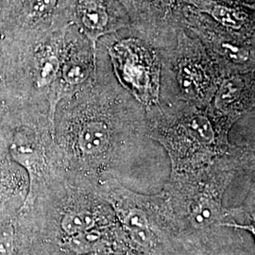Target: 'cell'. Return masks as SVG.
Wrapping results in <instances>:
<instances>
[{"mask_svg": "<svg viewBox=\"0 0 255 255\" xmlns=\"http://www.w3.org/2000/svg\"><path fill=\"white\" fill-rule=\"evenodd\" d=\"M15 0H0V63L12 68L18 52Z\"/></svg>", "mask_w": 255, "mask_h": 255, "instance_id": "obj_5", "label": "cell"}, {"mask_svg": "<svg viewBox=\"0 0 255 255\" xmlns=\"http://www.w3.org/2000/svg\"><path fill=\"white\" fill-rule=\"evenodd\" d=\"M5 68H8V66L4 64H2V63H0V72H1L2 69H5Z\"/></svg>", "mask_w": 255, "mask_h": 255, "instance_id": "obj_11", "label": "cell"}, {"mask_svg": "<svg viewBox=\"0 0 255 255\" xmlns=\"http://www.w3.org/2000/svg\"><path fill=\"white\" fill-rule=\"evenodd\" d=\"M79 14L82 26L88 31L101 30L108 22L106 9L94 2H84L79 7Z\"/></svg>", "mask_w": 255, "mask_h": 255, "instance_id": "obj_7", "label": "cell"}, {"mask_svg": "<svg viewBox=\"0 0 255 255\" xmlns=\"http://www.w3.org/2000/svg\"><path fill=\"white\" fill-rule=\"evenodd\" d=\"M210 12L214 18L226 27L237 29L242 25L241 20L234 9H229L220 5H214L213 7H211Z\"/></svg>", "mask_w": 255, "mask_h": 255, "instance_id": "obj_8", "label": "cell"}, {"mask_svg": "<svg viewBox=\"0 0 255 255\" xmlns=\"http://www.w3.org/2000/svg\"><path fill=\"white\" fill-rule=\"evenodd\" d=\"M222 47L227 55L229 60L237 64H243L249 59V52L246 49L235 46L233 44H223Z\"/></svg>", "mask_w": 255, "mask_h": 255, "instance_id": "obj_9", "label": "cell"}, {"mask_svg": "<svg viewBox=\"0 0 255 255\" xmlns=\"http://www.w3.org/2000/svg\"><path fill=\"white\" fill-rule=\"evenodd\" d=\"M254 146H238L200 170L170 172L162 193L173 216L180 237L221 228L242 229L255 234V189L238 207L223 205L230 183L239 174L254 172Z\"/></svg>", "mask_w": 255, "mask_h": 255, "instance_id": "obj_1", "label": "cell"}, {"mask_svg": "<svg viewBox=\"0 0 255 255\" xmlns=\"http://www.w3.org/2000/svg\"><path fill=\"white\" fill-rule=\"evenodd\" d=\"M246 91V83L242 79L238 77L225 79L215 96L216 109L236 122L246 109V105L243 103Z\"/></svg>", "mask_w": 255, "mask_h": 255, "instance_id": "obj_6", "label": "cell"}, {"mask_svg": "<svg viewBox=\"0 0 255 255\" xmlns=\"http://www.w3.org/2000/svg\"><path fill=\"white\" fill-rule=\"evenodd\" d=\"M98 190L115 211L134 250L161 255L180 239L162 192L144 195L130 190L119 181L101 182Z\"/></svg>", "mask_w": 255, "mask_h": 255, "instance_id": "obj_4", "label": "cell"}, {"mask_svg": "<svg viewBox=\"0 0 255 255\" xmlns=\"http://www.w3.org/2000/svg\"><path fill=\"white\" fill-rule=\"evenodd\" d=\"M146 122L107 101H98L80 112L67 129H71L74 154L87 171L89 182H121L123 170L148 139Z\"/></svg>", "mask_w": 255, "mask_h": 255, "instance_id": "obj_2", "label": "cell"}, {"mask_svg": "<svg viewBox=\"0 0 255 255\" xmlns=\"http://www.w3.org/2000/svg\"><path fill=\"white\" fill-rule=\"evenodd\" d=\"M3 190H4V188H3V185H2V183L0 182V197H1L2 193H3Z\"/></svg>", "mask_w": 255, "mask_h": 255, "instance_id": "obj_12", "label": "cell"}, {"mask_svg": "<svg viewBox=\"0 0 255 255\" xmlns=\"http://www.w3.org/2000/svg\"><path fill=\"white\" fill-rule=\"evenodd\" d=\"M12 248V236L5 235L0 237V255H9Z\"/></svg>", "mask_w": 255, "mask_h": 255, "instance_id": "obj_10", "label": "cell"}, {"mask_svg": "<svg viewBox=\"0 0 255 255\" xmlns=\"http://www.w3.org/2000/svg\"><path fill=\"white\" fill-rule=\"evenodd\" d=\"M234 122L219 111L212 116L190 107L179 115L161 114L149 119L146 136L167 152L171 172L187 173L209 166L236 148L229 139Z\"/></svg>", "mask_w": 255, "mask_h": 255, "instance_id": "obj_3", "label": "cell"}]
</instances>
